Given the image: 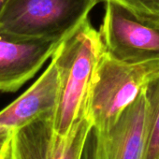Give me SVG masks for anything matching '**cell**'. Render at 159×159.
I'll list each match as a JSON object with an SVG mask.
<instances>
[{
  "mask_svg": "<svg viewBox=\"0 0 159 159\" xmlns=\"http://www.w3.org/2000/svg\"><path fill=\"white\" fill-rule=\"evenodd\" d=\"M103 52L99 32L87 19L64 39L52 56L60 75L53 127L66 135L85 114L94 75Z\"/></svg>",
  "mask_w": 159,
  "mask_h": 159,
  "instance_id": "cell-1",
  "label": "cell"
},
{
  "mask_svg": "<svg viewBox=\"0 0 159 159\" xmlns=\"http://www.w3.org/2000/svg\"><path fill=\"white\" fill-rule=\"evenodd\" d=\"M60 93V75L52 60L46 70L18 98L0 111V128L17 129L54 111Z\"/></svg>",
  "mask_w": 159,
  "mask_h": 159,
  "instance_id": "cell-8",
  "label": "cell"
},
{
  "mask_svg": "<svg viewBox=\"0 0 159 159\" xmlns=\"http://www.w3.org/2000/svg\"><path fill=\"white\" fill-rule=\"evenodd\" d=\"M101 0H9L0 32L28 39L62 41L88 19Z\"/></svg>",
  "mask_w": 159,
  "mask_h": 159,
  "instance_id": "cell-3",
  "label": "cell"
},
{
  "mask_svg": "<svg viewBox=\"0 0 159 159\" xmlns=\"http://www.w3.org/2000/svg\"><path fill=\"white\" fill-rule=\"evenodd\" d=\"M8 1L9 0H0V13L2 12V11H3L4 7L6 6V4L8 3Z\"/></svg>",
  "mask_w": 159,
  "mask_h": 159,
  "instance_id": "cell-13",
  "label": "cell"
},
{
  "mask_svg": "<svg viewBox=\"0 0 159 159\" xmlns=\"http://www.w3.org/2000/svg\"><path fill=\"white\" fill-rule=\"evenodd\" d=\"M94 141H95V133H94V127L92 128L87 141L85 143V147L83 153L82 159H93V152H94Z\"/></svg>",
  "mask_w": 159,
  "mask_h": 159,
  "instance_id": "cell-12",
  "label": "cell"
},
{
  "mask_svg": "<svg viewBox=\"0 0 159 159\" xmlns=\"http://www.w3.org/2000/svg\"><path fill=\"white\" fill-rule=\"evenodd\" d=\"M159 75V61L127 64L102 52L86 104L85 114L98 131H106Z\"/></svg>",
  "mask_w": 159,
  "mask_h": 159,
  "instance_id": "cell-2",
  "label": "cell"
},
{
  "mask_svg": "<svg viewBox=\"0 0 159 159\" xmlns=\"http://www.w3.org/2000/svg\"><path fill=\"white\" fill-rule=\"evenodd\" d=\"M148 121L145 89L106 131L94 128L93 159H143Z\"/></svg>",
  "mask_w": 159,
  "mask_h": 159,
  "instance_id": "cell-6",
  "label": "cell"
},
{
  "mask_svg": "<svg viewBox=\"0 0 159 159\" xmlns=\"http://www.w3.org/2000/svg\"><path fill=\"white\" fill-rule=\"evenodd\" d=\"M99 29L103 52L123 63L159 61V17L106 0Z\"/></svg>",
  "mask_w": 159,
  "mask_h": 159,
  "instance_id": "cell-4",
  "label": "cell"
},
{
  "mask_svg": "<svg viewBox=\"0 0 159 159\" xmlns=\"http://www.w3.org/2000/svg\"><path fill=\"white\" fill-rule=\"evenodd\" d=\"M148 121L143 159H159V75L145 87Z\"/></svg>",
  "mask_w": 159,
  "mask_h": 159,
  "instance_id": "cell-9",
  "label": "cell"
},
{
  "mask_svg": "<svg viewBox=\"0 0 159 159\" xmlns=\"http://www.w3.org/2000/svg\"><path fill=\"white\" fill-rule=\"evenodd\" d=\"M112 1L137 12L159 17V0H112Z\"/></svg>",
  "mask_w": 159,
  "mask_h": 159,
  "instance_id": "cell-10",
  "label": "cell"
},
{
  "mask_svg": "<svg viewBox=\"0 0 159 159\" xmlns=\"http://www.w3.org/2000/svg\"><path fill=\"white\" fill-rule=\"evenodd\" d=\"M52 115L48 112L15 129L8 159H82L91 121L84 115L61 135L53 127Z\"/></svg>",
  "mask_w": 159,
  "mask_h": 159,
  "instance_id": "cell-5",
  "label": "cell"
},
{
  "mask_svg": "<svg viewBox=\"0 0 159 159\" xmlns=\"http://www.w3.org/2000/svg\"><path fill=\"white\" fill-rule=\"evenodd\" d=\"M60 43L0 32V93L18 91L52 58Z\"/></svg>",
  "mask_w": 159,
  "mask_h": 159,
  "instance_id": "cell-7",
  "label": "cell"
},
{
  "mask_svg": "<svg viewBox=\"0 0 159 159\" xmlns=\"http://www.w3.org/2000/svg\"><path fill=\"white\" fill-rule=\"evenodd\" d=\"M13 134V129L0 128V159H8Z\"/></svg>",
  "mask_w": 159,
  "mask_h": 159,
  "instance_id": "cell-11",
  "label": "cell"
}]
</instances>
